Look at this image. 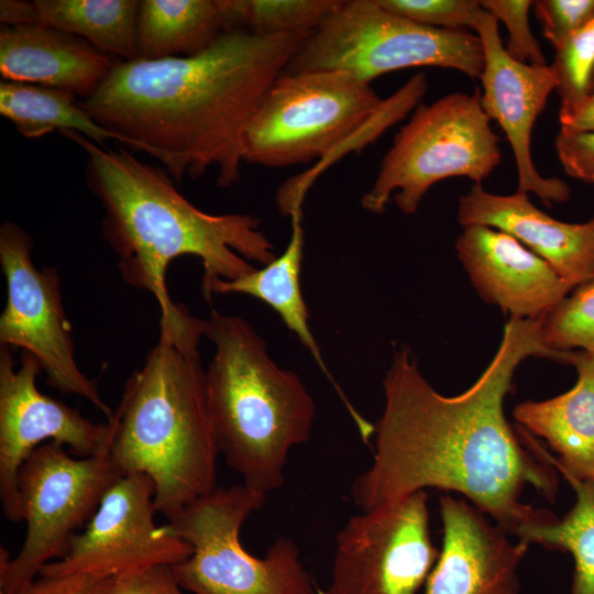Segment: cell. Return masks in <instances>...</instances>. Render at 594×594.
<instances>
[{
  "label": "cell",
  "mask_w": 594,
  "mask_h": 594,
  "mask_svg": "<svg viewBox=\"0 0 594 594\" xmlns=\"http://www.w3.org/2000/svg\"><path fill=\"white\" fill-rule=\"evenodd\" d=\"M594 92V72H593V75H592V80H591V91L590 94Z\"/></svg>",
  "instance_id": "obj_37"
},
{
  "label": "cell",
  "mask_w": 594,
  "mask_h": 594,
  "mask_svg": "<svg viewBox=\"0 0 594 594\" xmlns=\"http://www.w3.org/2000/svg\"><path fill=\"white\" fill-rule=\"evenodd\" d=\"M61 133L87 152V179L105 209L103 235L129 285L152 294L168 317L177 308L166 285L168 265L183 255L204 266L202 293L218 279L251 273V262L275 257L270 239L251 215H211L188 201L166 169L147 165L125 150L106 148L77 132Z\"/></svg>",
  "instance_id": "obj_3"
},
{
  "label": "cell",
  "mask_w": 594,
  "mask_h": 594,
  "mask_svg": "<svg viewBox=\"0 0 594 594\" xmlns=\"http://www.w3.org/2000/svg\"><path fill=\"white\" fill-rule=\"evenodd\" d=\"M301 209L290 215L292 235L282 254L271 263L255 268L251 273L233 280H215L204 296L211 301L213 295L243 294L254 297L272 307L282 318L286 327L295 333L308 349L319 367L331 381L359 429L367 421L350 404L341 387L329 372L319 345L308 324V310L300 288V268L304 257V230Z\"/></svg>",
  "instance_id": "obj_21"
},
{
  "label": "cell",
  "mask_w": 594,
  "mask_h": 594,
  "mask_svg": "<svg viewBox=\"0 0 594 594\" xmlns=\"http://www.w3.org/2000/svg\"><path fill=\"white\" fill-rule=\"evenodd\" d=\"M554 50L551 67L558 79L556 90L560 97L559 118H564L578 109L591 91L594 72V18Z\"/></svg>",
  "instance_id": "obj_27"
},
{
  "label": "cell",
  "mask_w": 594,
  "mask_h": 594,
  "mask_svg": "<svg viewBox=\"0 0 594 594\" xmlns=\"http://www.w3.org/2000/svg\"><path fill=\"white\" fill-rule=\"evenodd\" d=\"M439 505L443 543L426 594H520L517 570L528 544L468 502L444 494Z\"/></svg>",
  "instance_id": "obj_16"
},
{
  "label": "cell",
  "mask_w": 594,
  "mask_h": 594,
  "mask_svg": "<svg viewBox=\"0 0 594 594\" xmlns=\"http://www.w3.org/2000/svg\"><path fill=\"white\" fill-rule=\"evenodd\" d=\"M112 583L113 579L85 573L40 575L15 594H110Z\"/></svg>",
  "instance_id": "obj_33"
},
{
  "label": "cell",
  "mask_w": 594,
  "mask_h": 594,
  "mask_svg": "<svg viewBox=\"0 0 594 594\" xmlns=\"http://www.w3.org/2000/svg\"><path fill=\"white\" fill-rule=\"evenodd\" d=\"M498 144L479 91H454L420 103L395 134L362 207L383 213L393 199L413 215L438 182L468 177L482 185L501 163Z\"/></svg>",
  "instance_id": "obj_9"
},
{
  "label": "cell",
  "mask_w": 594,
  "mask_h": 594,
  "mask_svg": "<svg viewBox=\"0 0 594 594\" xmlns=\"http://www.w3.org/2000/svg\"><path fill=\"white\" fill-rule=\"evenodd\" d=\"M228 31L261 36L312 33L342 0H221Z\"/></svg>",
  "instance_id": "obj_26"
},
{
  "label": "cell",
  "mask_w": 594,
  "mask_h": 594,
  "mask_svg": "<svg viewBox=\"0 0 594 594\" xmlns=\"http://www.w3.org/2000/svg\"><path fill=\"white\" fill-rule=\"evenodd\" d=\"M464 227L502 230L543 258L572 288L594 278V217L583 223L559 221L538 209L528 194L496 195L474 184L458 202Z\"/></svg>",
  "instance_id": "obj_18"
},
{
  "label": "cell",
  "mask_w": 594,
  "mask_h": 594,
  "mask_svg": "<svg viewBox=\"0 0 594 594\" xmlns=\"http://www.w3.org/2000/svg\"><path fill=\"white\" fill-rule=\"evenodd\" d=\"M310 34L232 30L196 55L119 61L77 105L176 183L215 170L217 184L230 187L241 178L252 116Z\"/></svg>",
  "instance_id": "obj_2"
},
{
  "label": "cell",
  "mask_w": 594,
  "mask_h": 594,
  "mask_svg": "<svg viewBox=\"0 0 594 594\" xmlns=\"http://www.w3.org/2000/svg\"><path fill=\"white\" fill-rule=\"evenodd\" d=\"M38 361L22 351L16 366L12 349L0 348V499L10 521L22 519L19 470L38 446L54 441L75 457L96 454L103 446L109 422H94L77 409L36 387Z\"/></svg>",
  "instance_id": "obj_14"
},
{
  "label": "cell",
  "mask_w": 594,
  "mask_h": 594,
  "mask_svg": "<svg viewBox=\"0 0 594 594\" xmlns=\"http://www.w3.org/2000/svg\"><path fill=\"white\" fill-rule=\"evenodd\" d=\"M563 477L576 495L572 509L554 522L522 531L517 540L570 552L575 563L571 594H594V479Z\"/></svg>",
  "instance_id": "obj_25"
},
{
  "label": "cell",
  "mask_w": 594,
  "mask_h": 594,
  "mask_svg": "<svg viewBox=\"0 0 594 594\" xmlns=\"http://www.w3.org/2000/svg\"><path fill=\"white\" fill-rule=\"evenodd\" d=\"M386 10L419 24L444 29H475L483 11L476 0H377Z\"/></svg>",
  "instance_id": "obj_29"
},
{
  "label": "cell",
  "mask_w": 594,
  "mask_h": 594,
  "mask_svg": "<svg viewBox=\"0 0 594 594\" xmlns=\"http://www.w3.org/2000/svg\"><path fill=\"white\" fill-rule=\"evenodd\" d=\"M42 24L78 36L122 62L138 58L139 1L35 0Z\"/></svg>",
  "instance_id": "obj_24"
},
{
  "label": "cell",
  "mask_w": 594,
  "mask_h": 594,
  "mask_svg": "<svg viewBox=\"0 0 594 594\" xmlns=\"http://www.w3.org/2000/svg\"><path fill=\"white\" fill-rule=\"evenodd\" d=\"M119 59L87 41L40 24L0 31V74L7 81L32 84L85 99Z\"/></svg>",
  "instance_id": "obj_19"
},
{
  "label": "cell",
  "mask_w": 594,
  "mask_h": 594,
  "mask_svg": "<svg viewBox=\"0 0 594 594\" xmlns=\"http://www.w3.org/2000/svg\"><path fill=\"white\" fill-rule=\"evenodd\" d=\"M570 354L543 343L542 318L512 317L485 372L468 391L448 397L427 382L408 349L396 351L383 381L373 462L351 486L354 504L366 510L432 487L462 494L517 539L554 522L553 513L522 503L521 493L530 485L553 502L557 469L535 438L510 427L503 405L525 359L569 363Z\"/></svg>",
  "instance_id": "obj_1"
},
{
  "label": "cell",
  "mask_w": 594,
  "mask_h": 594,
  "mask_svg": "<svg viewBox=\"0 0 594 594\" xmlns=\"http://www.w3.org/2000/svg\"><path fill=\"white\" fill-rule=\"evenodd\" d=\"M559 121L562 133L594 132V92L590 94L571 114L559 118Z\"/></svg>",
  "instance_id": "obj_36"
},
{
  "label": "cell",
  "mask_w": 594,
  "mask_h": 594,
  "mask_svg": "<svg viewBox=\"0 0 594 594\" xmlns=\"http://www.w3.org/2000/svg\"><path fill=\"white\" fill-rule=\"evenodd\" d=\"M554 148L566 175L594 184V132H559Z\"/></svg>",
  "instance_id": "obj_32"
},
{
  "label": "cell",
  "mask_w": 594,
  "mask_h": 594,
  "mask_svg": "<svg viewBox=\"0 0 594 594\" xmlns=\"http://www.w3.org/2000/svg\"><path fill=\"white\" fill-rule=\"evenodd\" d=\"M475 32L484 48L481 105L509 142L516 162L518 191L532 193L546 205L570 198L569 185L558 177H543L531 158V132L558 79L551 67L514 59L499 36L498 21L483 9Z\"/></svg>",
  "instance_id": "obj_15"
},
{
  "label": "cell",
  "mask_w": 594,
  "mask_h": 594,
  "mask_svg": "<svg viewBox=\"0 0 594 594\" xmlns=\"http://www.w3.org/2000/svg\"><path fill=\"white\" fill-rule=\"evenodd\" d=\"M570 363L578 372L568 392L541 402H524L514 418L530 435L544 439L558 454L539 450L562 475L594 479V353L572 351Z\"/></svg>",
  "instance_id": "obj_20"
},
{
  "label": "cell",
  "mask_w": 594,
  "mask_h": 594,
  "mask_svg": "<svg viewBox=\"0 0 594 594\" xmlns=\"http://www.w3.org/2000/svg\"><path fill=\"white\" fill-rule=\"evenodd\" d=\"M32 239L20 226L0 227V265L7 300L0 316V344L20 348L40 363L51 387L87 399L108 419L113 410L97 384L79 369L70 324L62 302L58 271L37 268L32 260Z\"/></svg>",
  "instance_id": "obj_11"
},
{
  "label": "cell",
  "mask_w": 594,
  "mask_h": 594,
  "mask_svg": "<svg viewBox=\"0 0 594 594\" xmlns=\"http://www.w3.org/2000/svg\"><path fill=\"white\" fill-rule=\"evenodd\" d=\"M0 113L28 139L69 130L100 146L112 140L132 148L128 139L94 120L77 105L76 97L66 91L4 80L0 84Z\"/></svg>",
  "instance_id": "obj_23"
},
{
  "label": "cell",
  "mask_w": 594,
  "mask_h": 594,
  "mask_svg": "<svg viewBox=\"0 0 594 594\" xmlns=\"http://www.w3.org/2000/svg\"><path fill=\"white\" fill-rule=\"evenodd\" d=\"M532 7L554 48L594 18V0H538Z\"/></svg>",
  "instance_id": "obj_31"
},
{
  "label": "cell",
  "mask_w": 594,
  "mask_h": 594,
  "mask_svg": "<svg viewBox=\"0 0 594 594\" xmlns=\"http://www.w3.org/2000/svg\"><path fill=\"white\" fill-rule=\"evenodd\" d=\"M481 7L502 22L507 32L506 52L514 59L532 66H546L542 48L529 25V0H482Z\"/></svg>",
  "instance_id": "obj_30"
},
{
  "label": "cell",
  "mask_w": 594,
  "mask_h": 594,
  "mask_svg": "<svg viewBox=\"0 0 594 594\" xmlns=\"http://www.w3.org/2000/svg\"><path fill=\"white\" fill-rule=\"evenodd\" d=\"M0 22L3 26L9 28L40 24L35 1L1 0Z\"/></svg>",
  "instance_id": "obj_35"
},
{
  "label": "cell",
  "mask_w": 594,
  "mask_h": 594,
  "mask_svg": "<svg viewBox=\"0 0 594 594\" xmlns=\"http://www.w3.org/2000/svg\"><path fill=\"white\" fill-rule=\"evenodd\" d=\"M155 513L152 480L142 473L121 475L85 529L73 537L65 556L46 564L40 575L85 573L116 579L183 562L191 554V546L168 524L157 525Z\"/></svg>",
  "instance_id": "obj_13"
},
{
  "label": "cell",
  "mask_w": 594,
  "mask_h": 594,
  "mask_svg": "<svg viewBox=\"0 0 594 594\" xmlns=\"http://www.w3.org/2000/svg\"><path fill=\"white\" fill-rule=\"evenodd\" d=\"M102 448L79 458L50 441L22 463L18 490L26 535L18 554L0 551V593L15 594L42 569L65 556L76 531L96 513L109 487L122 475L110 455L113 424Z\"/></svg>",
  "instance_id": "obj_10"
},
{
  "label": "cell",
  "mask_w": 594,
  "mask_h": 594,
  "mask_svg": "<svg viewBox=\"0 0 594 594\" xmlns=\"http://www.w3.org/2000/svg\"><path fill=\"white\" fill-rule=\"evenodd\" d=\"M438 559L428 494L419 491L350 517L336 535L320 594H416Z\"/></svg>",
  "instance_id": "obj_12"
},
{
  "label": "cell",
  "mask_w": 594,
  "mask_h": 594,
  "mask_svg": "<svg viewBox=\"0 0 594 594\" xmlns=\"http://www.w3.org/2000/svg\"><path fill=\"white\" fill-rule=\"evenodd\" d=\"M424 73L382 100L371 84L341 70L283 73L244 133V162L286 167L327 160L360 139H376L415 109Z\"/></svg>",
  "instance_id": "obj_6"
},
{
  "label": "cell",
  "mask_w": 594,
  "mask_h": 594,
  "mask_svg": "<svg viewBox=\"0 0 594 594\" xmlns=\"http://www.w3.org/2000/svg\"><path fill=\"white\" fill-rule=\"evenodd\" d=\"M110 594H185L170 566L161 565L113 579Z\"/></svg>",
  "instance_id": "obj_34"
},
{
  "label": "cell",
  "mask_w": 594,
  "mask_h": 594,
  "mask_svg": "<svg viewBox=\"0 0 594 594\" xmlns=\"http://www.w3.org/2000/svg\"><path fill=\"white\" fill-rule=\"evenodd\" d=\"M455 249L480 295L514 318L541 319L571 289L549 263L502 230L464 227Z\"/></svg>",
  "instance_id": "obj_17"
},
{
  "label": "cell",
  "mask_w": 594,
  "mask_h": 594,
  "mask_svg": "<svg viewBox=\"0 0 594 594\" xmlns=\"http://www.w3.org/2000/svg\"><path fill=\"white\" fill-rule=\"evenodd\" d=\"M542 339L553 351L594 353V278L578 286L542 318Z\"/></svg>",
  "instance_id": "obj_28"
},
{
  "label": "cell",
  "mask_w": 594,
  "mask_h": 594,
  "mask_svg": "<svg viewBox=\"0 0 594 594\" xmlns=\"http://www.w3.org/2000/svg\"><path fill=\"white\" fill-rule=\"evenodd\" d=\"M228 32L221 0L139 1L135 45L139 59L191 56Z\"/></svg>",
  "instance_id": "obj_22"
},
{
  "label": "cell",
  "mask_w": 594,
  "mask_h": 594,
  "mask_svg": "<svg viewBox=\"0 0 594 594\" xmlns=\"http://www.w3.org/2000/svg\"><path fill=\"white\" fill-rule=\"evenodd\" d=\"M484 48L477 34L419 24L377 0H349L315 30L285 73L341 70L367 84L411 67H442L480 78Z\"/></svg>",
  "instance_id": "obj_7"
},
{
  "label": "cell",
  "mask_w": 594,
  "mask_h": 594,
  "mask_svg": "<svg viewBox=\"0 0 594 594\" xmlns=\"http://www.w3.org/2000/svg\"><path fill=\"white\" fill-rule=\"evenodd\" d=\"M265 498L266 494L243 483L216 487L167 522L193 548L186 560L170 566L183 590L193 594H320L293 539L278 538L264 558L254 557L241 543L243 522Z\"/></svg>",
  "instance_id": "obj_8"
},
{
  "label": "cell",
  "mask_w": 594,
  "mask_h": 594,
  "mask_svg": "<svg viewBox=\"0 0 594 594\" xmlns=\"http://www.w3.org/2000/svg\"><path fill=\"white\" fill-rule=\"evenodd\" d=\"M205 337L215 345L206 384L219 452L243 484L276 491L290 450L310 437L315 402L296 373L274 362L245 319L213 309Z\"/></svg>",
  "instance_id": "obj_5"
},
{
  "label": "cell",
  "mask_w": 594,
  "mask_h": 594,
  "mask_svg": "<svg viewBox=\"0 0 594 594\" xmlns=\"http://www.w3.org/2000/svg\"><path fill=\"white\" fill-rule=\"evenodd\" d=\"M206 320L179 304L160 318V338L128 380L109 418L111 459L123 474L154 485L157 513L174 519L217 486L220 455L208 406L199 344Z\"/></svg>",
  "instance_id": "obj_4"
}]
</instances>
